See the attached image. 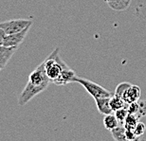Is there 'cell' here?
Returning <instances> with one entry per match:
<instances>
[{"instance_id":"1","label":"cell","mask_w":146,"mask_h":141,"mask_svg":"<svg viewBox=\"0 0 146 141\" xmlns=\"http://www.w3.org/2000/svg\"><path fill=\"white\" fill-rule=\"evenodd\" d=\"M49 83L50 81L46 74L45 66L43 62L29 76L28 83L19 95L18 104L20 106L27 104L38 94L45 91L48 88Z\"/></svg>"},{"instance_id":"2","label":"cell","mask_w":146,"mask_h":141,"mask_svg":"<svg viewBox=\"0 0 146 141\" xmlns=\"http://www.w3.org/2000/svg\"><path fill=\"white\" fill-rule=\"evenodd\" d=\"M46 74L50 83H54L60 77L63 70L68 66L62 60L59 55V48H56L54 51L44 61Z\"/></svg>"},{"instance_id":"3","label":"cell","mask_w":146,"mask_h":141,"mask_svg":"<svg viewBox=\"0 0 146 141\" xmlns=\"http://www.w3.org/2000/svg\"><path fill=\"white\" fill-rule=\"evenodd\" d=\"M73 83H78L81 84L84 89L86 90V92L89 94L92 98L97 99V98H106V97H111V93L108 90H106V88L99 85L98 83H94L92 81H89L87 79H84L78 76H75L73 78Z\"/></svg>"},{"instance_id":"4","label":"cell","mask_w":146,"mask_h":141,"mask_svg":"<svg viewBox=\"0 0 146 141\" xmlns=\"http://www.w3.org/2000/svg\"><path fill=\"white\" fill-rule=\"evenodd\" d=\"M33 24V21L30 19H11L9 20V21L1 22L0 23V28L8 35L19 32L28 27H31Z\"/></svg>"},{"instance_id":"5","label":"cell","mask_w":146,"mask_h":141,"mask_svg":"<svg viewBox=\"0 0 146 141\" xmlns=\"http://www.w3.org/2000/svg\"><path fill=\"white\" fill-rule=\"evenodd\" d=\"M30 28H31V27H28V28H26L25 29H23V30H21V31L16 32V33L6 35L2 46H16V48H18V46L22 44L23 41H24L26 36L28 35V32H29V30H30Z\"/></svg>"},{"instance_id":"6","label":"cell","mask_w":146,"mask_h":141,"mask_svg":"<svg viewBox=\"0 0 146 141\" xmlns=\"http://www.w3.org/2000/svg\"><path fill=\"white\" fill-rule=\"evenodd\" d=\"M16 46H0V67L4 69L11 58L13 56L17 50Z\"/></svg>"},{"instance_id":"7","label":"cell","mask_w":146,"mask_h":141,"mask_svg":"<svg viewBox=\"0 0 146 141\" xmlns=\"http://www.w3.org/2000/svg\"><path fill=\"white\" fill-rule=\"evenodd\" d=\"M141 96V91L138 85H133L131 84L129 87L127 88V90L125 91L122 99L126 103H131L134 101H139Z\"/></svg>"},{"instance_id":"8","label":"cell","mask_w":146,"mask_h":141,"mask_svg":"<svg viewBox=\"0 0 146 141\" xmlns=\"http://www.w3.org/2000/svg\"><path fill=\"white\" fill-rule=\"evenodd\" d=\"M75 76L76 75H75L74 70H72L71 68H69L68 66L63 70V72L61 73L60 77L58 78L53 83H55L56 85H59V86L66 85L69 83H73V78H74Z\"/></svg>"},{"instance_id":"9","label":"cell","mask_w":146,"mask_h":141,"mask_svg":"<svg viewBox=\"0 0 146 141\" xmlns=\"http://www.w3.org/2000/svg\"><path fill=\"white\" fill-rule=\"evenodd\" d=\"M94 99H95V103H96V106H97V109L102 115L106 116V115H109L113 113V111L110 107V97L97 98Z\"/></svg>"},{"instance_id":"10","label":"cell","mask_w":146,"mask_h":141,"mask_svg":"<svg viewBox=\"0 0 146 141\" xmlns=\"http://www.w3.org/2000/svg\"><path fill=\"white\" fill-rule=\"evenodd\" d=\"M131 1L132 0H104L108 7L115 11H126L130 7Z\"/></svg>"},{"instance_id":"11","label":"cell","mask_w":146,"mask_h":141,"mask_svg":"<svg viewBox=\"0 0 146 141\" xmlns=\"http://www.w3.org/2000/svg\"><path fill=\"white\" fill-rule=\"evenodd\" d=\"M127 105L128 103H126L122 98H119V97H117L115 95L110 97V107L113 112L121 109V108H126Z\"/></svg>"},{"instance_id":"12","label":"cell","mask_w":146,"mask_h":141,"mask_svg":"<svg viewBox=\"0 0 146 141\" xmlns=\"http://www.w3.org/2000/svg\"><path fill=\"white\" fill-rule=\"evenodd\" d=\"M104 125L106 130L111 131L112 129L116 128L117 126H119V123L118 121V119H117V117H115V115L109 114V115H106V116H104Z\"/></svg>"},{"instance_id":"13","label":"cell","mask_w":146,"mask_h":141,"mask_svg":"<svg viewBox=\"0 0 146 141\" xmlns=\"http://www.w3.org/2000/svg\"><path fill=\"white\" fill-rule=\"evenodd\" d=\"M111 134H112L113 138L116 141H126V137H125V128L123 125L119 124L117 126L116 128L112 129L110 131Z\"/></svg>"},{"instance_id":"14","label":"cell","mask_w":146,"mask_h":141,"mask_svg":"<svg viewBox=\"0 0 146 141\" xmlns=\"http://www.w3.org/2000/svg\"><path fill=\"white\" fill-rule=\"evenodd\" d=\"M139 118L138 117L137 115L134 114H128L126 118H125L123 122V126L125 129H130V130H134L135 126L137 125V123L139 122Z\"/></svg>"},{"instance_id":"15","label":"cell","mask_w":146,"mask_h":141,"mask_svg":"<svg viewBox=\"0 0 146 141\" xmlns=\"http://www.w3.org/2000/svg\"><path fill=\"white\" fill-rule=\"evenodd\" d=\"M115 117H117V119H118V121L119 124L123 125V122L125 118H126L127 115H128V111H127V108H121V109H119L115 111Z\"/></svg>"},{"instance_id":"16","label":"cell","mask_w":146,"mask_h":141,"mask_svg":"<svg viewBox=\"0 0 146 141\" xmlns=\"http://www.w3.org/2000/svg\"><path fill=\"white\" fill-rule=\"evenodd\" d=\"M130 85H131V83H126V81H124V83H119V84L118 85V86L116 87V89H115V93H114V95L117 96V97H119V98H122V96H123L124 92L127 90V88L129 87Z\"/></svg>"},{"instance_id":"17","label":"cell","mask_w":146,"mask_h":141,"mask_svg":"<svg viewBox=\"0 0 146 141\" xmlns=\"http://www.w3.org/2000/svg\"><path fill=\"white\" fill-rule=\"evenodd\" d=\"M134 134H136L138 137H141V136H143L145 131H146V126L144 123H142L141 121H139L137 123V125L135 126V128H134Z\"/></svg>"},{"instance_id":"18","label":"cell","mask_w":146,"mask_h":141,"mask_svg":"<svg viewBox=\"0 0 146 141\" xmlns=\"http://www.w3.org/2000/svg\"><path fill=\"white\" fill-rule=\"evenodd\" d=\"M126 108H127L128 114L137 115V114H138V112H139V101H134V102H131V103H128Z\"/></svg>"},{"instance_id":"19","label":"cell","mask_w":146,"mask_h":141,"mask_svg":"<svg viewBox=\"0 0 146 141\" xmlns=\"http://www.w3.org/2000/svg\"><path fill=\"white\" fill-rule=\"evenodd\" d=\"M139 109L137 116H138L139 118H141V117L146 116V101H139Z\"/></svg>"},{"instance_id":"20","label":"cell","mask_w":146,"mask_h":141,"mask_svg":"<svg viewBox=\"0 0 146 141\" xmlns=\"http://www.w3.org/2000/svg\"><path fill=\"white\" fill-rule=\"evenodd\" d=\"M125 137H126L127 141H137L139 139V137L134 134V131L130 130V129H125Z\"/></svg>"},{"instance_id":"21","label":"cell","mask_w":146,"mask_h":141,"mask_svg":"<svg viewBox=\"0 0 146 141\" xmlns=\"http://www.w3.org/2000/svg\"><path fill=\"white\" fill-rule=\"evenodd\" d=\"M6 35H7V34L5 33V31L3 30L1 28H0V46L3 45V42H4V39H5Z\"/></svg>"},{"instance_id":"22","label":"cell","mask_w":146,"mask_h":141,"mask_svg":"<svg viewBox=\"0 0 146 141\" xmlns=\"http://www.w3.org/2000/svg\"><path fill=\"white\" fill-rule=\"evenodd\" d=\"M1 70H2V68H1V67H0V71H1Z\"/></svg>"}]
</instances>
